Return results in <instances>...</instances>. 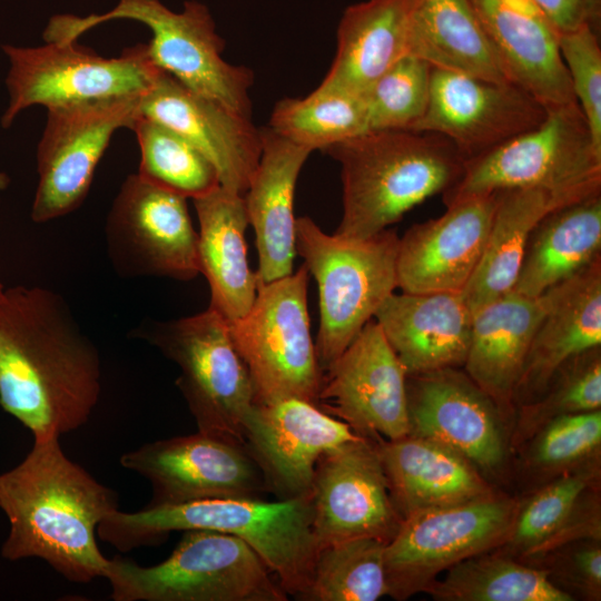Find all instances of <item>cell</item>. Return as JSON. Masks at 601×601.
<instances>
[{
    "instance_id": "f546056e",
    "label": "cell",
    "mask_w": 601,
    "mask_h": 601,
    "mask_svg": "<svg viewBox=\"0 0 601 601\" xmlns=\"http://www.w3.org/2000/svg\"><path fill=\"white\" fill-rule=\"evenodd\" d=\"M413 0H366L348 6L336 32V53L319 87L364 95L407 55Z\"/></svg>"
},
{
    "instance_id": "7402d4cb",
    "label": "cell",
    "mask_w": 601,
    "mask_h": 601,
    "mask_svg": "<svg viewBox=\"0 0 601 601\" xmlns=\"http://www.w3.org/2000/svg\"><path fill=\"white\" fill-rule=\"evenodd\" d=\"M139 112L184 136L215 166L221 187L245 195L262 155L260 129L250 118L188 89L164 70L141 95Z\"/></svg>"
},
{
    "instance_id": "30bf717a",
    "label": "cell",
    "mask_w": 601,
    "mask_h": 601,
    "mask_svg": "<svg viewBox=\"0 0 601 601\" xmlns=\"http://www.w3.org/2000/svg\"><path fill=\"white\" fill-rule=\"evenodd\" d=\"M518 504L519 500L495 490L404 518L385 545L387 595L406 600L461 561L500 548L510 534Z\"/></svg>"
},
{
    "instance_id": "5bb4252c",
    "label": "cell",
    "mask_w": 601,
    "mask_h": 601,
    "mask_svg": "<svg viewBox=\"0 0 601 601\" xmlns=\"http://www.w3.org/2000/svg\"><path fill=\"white\" fill-rule=\"evenodd\" d=\"M120 465L151 485L147 506L253 496L269 491L266 477L244 443L198 431L146 443L120 456Z\"/></svg>"
},
{
    "instance_id": "8992f818",
    "label": "cell",
    "mask_w": 601,
    "mask_h": 601,
    "mask_svg": "<svg viewBox=\"0 0 601 601\" xmlns=\"http://www.w3.org/2000/svg\"><path fill=\"white\" fill-rule=\"evenodd\" d=\"M548 190L563 205L601 193V150L575 104L546 109L543 121L500 146L465 160L445 205L514 188Z\"/></svg>"
},
{
    "instance_id": "8fae6325",
    "label": "cell",
    "mask_w": 601,
    "mask_h": 601,
    "mask_svg": "<svg viewBox=\"0 0 601 601\" xmlns=\"http://www.w3.org/2000/svg\"><path fill=\"white\" fill-rule=\"evenodd\" d=\"M142 336L179 367L176 385L198 431L245 444L243 422L255 404L254 387L224 317L208 307L157 323Z\"/></svg>"
},
{
    "instance_id": "603a6c76",
    "label": "cell",
    "mask_w": 601,
    "mask_h": 601,
    "mask_svg": "<svg viewBox=\"0 0 601 601\" xmlns=\"http://www.w3.org/2000/svg\"><path fill=\"white\" fill-rule=\"evenodd\" d=\"M509 79L545 109L575 104L559 33L532 0H471Z\"/></svg>"
},
{
    "instance_id": "ba28073f",
    "label": "cell",
    "mask_w": 601,
    "mask_h": 601,
    "mask_svg": "<svg viewBox=\"0 0 601 601\" xmlns=\"http://www.w3.org/2000/svg\"><path fill=\"white\" fill-rule=\"evenodd\" d=\"M398 240L390 229L367 238L328 235L312 218H296V254L318 286L315 349L322 371L346 349L397 287Z\"/></svg>"
},
{
    "instance_id": "cb8c5ba5",
    "label": "cell",
    "mask_w": 601,
    "mask_h": 601,
    "mask_svg": "<svg viewBox=\"0 0 601 601\" xmlns=\"http://www.w3.org/2000/svg\"><path fill=\"white\" fill-rule=\"evenodd\" d=\"M374 319L407 375L465 363L473 312L462 293H392Z\"/></svg>"
},
{
    "instance_id": "9c48e42d",
    "label": "cell",
    "mask_w": 601,
    "mask_h": 601,
    "mask_svg": "<svg viewBox=\"0 0 601 601\" xmlns=\"http://www.w3.org/2000/svg\"><path fill=\"white\" fill-rule=\"evenodd\" d=\"M305 265L259 284L250 308L227 323L254 387L255 403L300 398L316 405L323 371L311 335Z\"/></svg>"
},
{
    "instance_id": "83f0119b",
    "label": "cell",
    "mask_w": 601,
    "mask_h": 601,
    "mask_svg": "<svg viewBox=\"0 0 601 601\" xmlns=\"http://www.w3.org/2000/svg\"><path fill=\"white\" fill-rule=\"evenodd\" d=\"M375 444L391 497L402 519L495 491L467 459L432 440L407 434Z\"/></svg>"
},
{
    "instance_id": "7c38bea8",
    "label": "cell",
    "mask_w": 601,
    "mask_h": 601,
    "mask_svg": "<svg viewBox=\"0 0 601 601\" xmlns=\"http://www.w3.org/2000/svg\"><path fill=\"white\" fill-rule=\"evenodd\" d=\"M2 50L9 60L3 128L36 105L50 108L144 93L161 71L151 61L146 43L127 48L116 58L98 56L77 41L46 42L40 47L6 45Z\"/></svg>"
},
{
    "instance_id": "d4e9b609",
    "label": "cell",
    "mask_w": 601,
    "mask_h": 601,
    "mask_svg": "<svg viewBox=\"0 0 601 601\" xmlns=\"http://www.w3.org/2000/svg\"><path fill=\"white\" fill-rule=\"evenodd\" d=\"M553 290L514 390L515 408L539 397L568 361L601 346V256Z\"/></svg>"
},
{
    "instance_id": "2e32d148",
    "label": "cell",
    "mask_w": 601,
    "mask_h": 601,
    "mask_svg": "<svg viewBox=\"0 0 601 601\" xmlns=\"http://www.w3.org/2000/svg\"><path fill=\"white\" fill-rule=\"evenodd\" d=\"M408 434L461 454L484 476L500 474L510 453L509 420L459 368L406 377Z\"/></svg>"
},
{
    "instance_id": "6da1fadb",
    "label": "cell",
    "mask_w": 601,
    "mask_h": 601,
    "mask_svg": "<svg viewBox=\"0 0 601 601\" xmlns=\"http://www.w3.org/2000/svg\"><path fill=\"white\" fill-rule=\"evenodd\" d=\"M101 392L98 351L66 302L42 287L0 300V405L33 437L61 436L91 416Z\"/></svg>"
},
{
    "instance_id": "60d3db41",
    "label": "cell",
    "mask_w": 601,
    "mask_h": 601,
    "mask_svg": "<svg viewBox=\"0 0 601 601\" xmlns=\"http://www.w3.org/2000/svg\"><path fill=\"white\" fill-rule=\"evenodd\" d=\"M432 66L405 55L363 95L368 131L412 130L425 114Z\"/></svg>"
},
{
    "instance_id": "e575fe53",
    "label": "cell",
    "mask_w": 601,
    "mask_h": 601,
    "mask_svg": "<svg viewBox=\"0 0 601 601\" xmlns=\"http://www.w3.org/2000/svg\"><path fill=\"white\" fill-rule=\"evenodd\" d=\"M600 485V457L566 471L519 500L512 529L496 551L525 561L566 524L583 494Z\"/></svg>"
},
{
    "instance_id": "7a4b0ae2",
    "label": "cell",
    "mask_w": 601,
    "mask_h": 601,
    "mask_svg": "<svg viewBox=\"0 0 601 601\" xmlns=\"http://www.w3.org/2000/svg\"><path fill=\"white\" fill-rule=\"evenodd\" d=\"M59 439L33 437L26 457L0 474V509L10 524L1 555L39 558L66 580L88 583L105 575L109 559L97 529L118 509V496L71 461Z\"/></svg>"
},
{
    "instance_id": "74e56055",
    "label": "cell",
    "mask_w": 601,
    "mask_h": 601,
    "mask_svg": "<svg viewBox=\"0 0 601 601\" xmlns=\"http://www.w3.org/2000/svg\"><path fill=\"white\" fill-rule=\"evenodd\" d=\"M385 545L376 538H355L319 548L302 600L375 601L387 595Z\"/></svg>"
},
{
    "instance_id": "7bdbcfd3",
    "label": "cell",
    "mask_w": 601,
    "mask_h": 601,
    "mask_svg": "<svg viewBox=\"0 0 601 601\" xmlns=\"http://www.w3.org/2000/svg\"><path fill=\"white\" fill-rule=\"evenodd\" d=\"M573 600L601 599V540L580 539L529 562Z\"/></svg>"
},
{
    "instance_id": "484cf974",
    "label": "cell",
    "mask_w": 601,
    "mask_h": 601,
    "mask_svg": "<svg viewBox=\"0 0 601 601\" xmlns=\"http://www.w3.org/2000/svg\"><path fill=\"white\" fill-rule=\"evenodd\" d=\"M262 155L244 195L258 252V285L293 273L296 256L294 193L299 171L312 150L260 129Z\"/></svg>"
},
{
    "instance_id": "e0dca14e",
    "label": "cell",
    "mask_w": 601,
    "mask_h": 601,
    "mask_svg": "<svg viewBox=\"0 0 601 601\" xmlns=\"http://www.w3.org/2000/svg\"><path fill=\"white\" fill-rule=\"evenodd\" d=\"M406 371L371 319L325 370L316 406L374 442L408 434Z\"/></svg>"
},
{
    "instance_id": "9a60e30c",
    "label": "cell",
    "mask_w": 601,
    "mask_h": 601,
    "mask_svg": "<svg viewBox=\"0 0 601 601\" xmlns=\"http://www.w3.org/2000/svg\"><path fill=\"white\" fill-rule=\"evenodd\" d=\"M107 243L114 266L128 276L190 280L200 274L198 233L186 198L129 175L111 206Z\"/></svg>"
},
{
    "instance_id": "d590c367",
    "label": "cell",
    "mask_w": 601,
    "mask_h": 601,
    "mask_svg": "<svg viewBox=\"0 0 601 601\" xmlns=\"http://www.w3.org/2000/svg\"><path fill=\"white\" fill-rule=\"evenodd\" d=\"M268 127L312 151L325 150L368 131L365 99L318 86L306 97L278 101Z\"/></svg>"
},
{
    "instance_id": "d6986e66",
    "label": "cell",
    "mask_w": 601,
    "mask_h": 601,
    "mask_svg": "<svg viewBox=\"0 0 601 601\" xmlns=\"http://www.w3.org/2000/svg\"><path fill=\"white\" fill-rule=\"evenodd\" d=\"M311 497L318 549L355 538L387 543L403 521L370 439L359 437L325 453L315 467Z\"/></svg>"
},
{
    "instance_id": "ab89813d",
    "label": "cell",
    "mask_w": 601,
    "mask_h": 601,
    "mask_svg": "<svg viewBox=\"0 0 601 601\" xmlns=\"http://www.w3.org/2000/svg\"><path fill=\"white\" fill-rule=\"evenodd\" d=\"M601 410L566 414L544 424L518 450L521 466L540 484L600 457Z\"/></svg>"
},
{
    "instance_id": "f1b7e54d",
    "label": "cell",
    "mask_w": 601,
    "mask_h": 601,
    "mask_svg": "<svg viewBox=\"0 0 601 601\" xmlns=\"http://www.w3.org/2000/svg\"><path fill=\"white\" fill-rule=\"evenodd\" d=\"M194 205L199 223L200 274L210 288L209 307L229 323L250 308L258 290L257 274L248 264L244 196L219 186L194 199Z\"/></svg>"
},
{
    "instance_id": "277c9868",
    "label": "cell",
    "mask_w": 601,
    "mask_h": 601,
    "mask_svg": "<svg viewBox=\"0 0 601 601\" xmlns=\"http://www.w3.org/2000/svg\"><path fill=\"white\" fill-rule=\"evenodd\" d=\"M341 165L343 215L335 231L367 238L461 178L465 158L445 137L424 131H367L327 149Z\"/></svg>"
},
{
    "instance_id": "836d02e7",
    "label": "cell",
    "mask_w": 601,
    "mask_h": 601,
    "mask_svg": "<svg viewBox=\"0 0 601 601\" xmlns=\"http://www.w3.org/2000/svg\"><path fill=\"white\" fill-rule=\"evenodd\" d=\"M424 592L437 601H573L544 570L496 550L453 565Z\"/></svg>"
},
{
    "instance_id": "8d00e7d4",
    "label": "cell",
    "mask_w": 601,
    "mask_h": 601,
    "mask_svg": "<svg viewBox=\"0 0 601 601\" xmlns=\"http://www.w3.org/2000/svg\"><path fill=\"white\" fill-rule=\"evenodd\" d=\"M131 130L141 155L137 174L145 180L193 200L220 186L215 166L176 130L141 115Z\"/></svg>"
},
{
    "instance_id": "5b68a950",
    "label": "cell",
    "mask_w": 601,
    "mask_h": 601,
    "mask_svg": "<svg viewBox=\"0 0 601 601\" xmlns=\"http://www.w3.org/2000/svg\"><path fill=\"white\" fill-rule=\"evenodd\" d=\"M129 19L144 23L151 33L146 43L151 61L188 89L213 99L229 110L250 118L252 70L228 63L223 58L224 40L208 7L186 1L173 11L160 0H119L105 13L86 17L53 16L45 31L46 42H72L91 28L114 20Z\"/></svg>"
},
{
    "instance_id": "ffe728a7",
    "label": "cell",
    "mask_w": 601,
    "mask_h": 601,
    "mask_svg": "<svg viewBox=\"0 0 601 601\" xmlns=\"http://www.w3.org/2000/svg\"><path fill=\"white\" fill-rule=\"evenodd\" d=\"M246 447L280 499L311 492L318 460L358 440L348 424L295 397L254 404L243 422Z\"/></svg>"
},
{
    "instance_id": "1f68e13d",
    "label": "cell",
    "mask_w": 601,
    "mask_h": 601,
    "mask_svg": "<svg viewBox=\"0 0 601 601\" xmlns=\"http://www.w3.org/2000/svg\"><path fill=\"white\" fill-rule=\"evenodd\" d=\"M407 55L434 68L511 81L471 0H413Z\"/></svg>"
},
{
    "instance_id": "3957f363",
    "label": "cell",
    "mask_w": 601,
    "mask_h": 601,
    "mask_svg": "<svg viewBox=\"0 0 601 601\" xmlns=\"http://www.w3.org/2000/svg\"><path fill=\"white\" fill-rule=\"evenodd\" d=\"M312 523L309 492L278 501L233 496L145 506L137 512L117 509L99 523L97 535L120 552L158 544L173 531L235 535L260 556L287 594L302 599L318 552Z\"/></svg>"
},
{
    "instance_id": "ee69618b",
    "label": "cell",
    "mask_w": 601,
    "mask_h": 601,
    "mask_svg": "<svg viewBox=\"0 0 601 601\" xmlns=\"http://www.w3.org/2000/svg\"><path fill=\"white\" fill-rule=\"evenodd\" d=\"M558 33L589 26L599 31L601 0H532Z\"/></svg>"
},
{
    "instance_id": "4dcf8cb0",
    "label": "cell",
    "mask_w": 601,
    "mask_h": 601,
    "mask_svg": "<svg viewBox=\"0 0 601 601\" xmlns=\"http://www.w3.org/2000/svg\"><path fill=\"white\" fill-rule=\"evenodd\" d=\"M601 252V193L548 213L533 228L514 292L539 297L571 278Z\"/></svg>"
},
{
    "instance_id": "ac0fdd59",
    "label": "cell",
    "mask_w": 601,
    "mask_h": 601,
    "mask_svg": "<svg viewBox=\"0 0 601 601\" xmlns=\"http://www.w3.org/2000/svg\"><path fill=\"white\" fill-rule=\"evenodd\" d=\"M545 115V107L512 81L432 67L427 107L413 131L445 137L467 160L535 128Z\"/></svg>"
},
{
    "instance_id": "f35d334b",
    "label": "cell",
    "mask_w": 601,
    "mask_h": 601,
    "mask_svg": "<svg viewBox=\"0 0 601 601\" xmlns=\"http://www.w3.org/2000/svg\"><path fill=\"white\" fill-rule=\"evenodd\" d=\"M518 407L510 433L511 451L555 417L601 410V346L568 361L539 397Z\"/></svg>"
},
{
    "instance_id": "f6af8a7d",
    "label": "cell",
    "mask_w": 601,
    "mask_h": 601,
    "mask_svg": "<svg viewBox=\"0 0 601 601\" xmlns=\"http://www.w3.org/2000/svg\"><path fill=\"white\" fill-rule=\"evenodd\" d=\"M8 185H9V177L4 173L0 171V190L6 189Z\"/></svg>"
},
{
    "instance_id": "52a82bcc",
    "label": "cell",
    "mask_w": 601,
    "mask_h": 601,
    "mask_svg": "<svg viewBox=\"0 0 601 601\" xmlns=\"http://www.w3.org/2000/svg\"><path fill=\"white\" fill-rule=\"evenodd\" d=\"M104 578L115 601H286L287 593L242 539L188 530L162 562L142 566L116 555Z\"/></svg>"
},
{
    "instance_id": "d6a6232c",
    "label": "cell",
    "mask_w": 601,
    "mask_h": 601,
    "mask_svg": "<svg viewBox=\"0 0 601 601\" xmlns=\"http://www.w3.org/2000/svg\"><path fill=\"white\" fill-rule=\"evenodd\" d=\"M561 206L556 197L538 187L497 193L481 262L462 292L472 312L513 289L531 231Z\"/></svg>"
},
{
    "instance_id": "4fadbf2b",
    "label": "cell",
    "mask_w": 601,
    "mask_h": 601,
    "mask_svg": "<svg viewBox=\"0 0 601 601\" xmlns=\"http://www.w3.org/2000/svg\"><path fill=\"white\" fill-rule=\"evenodd\" d=\"M142 93L47 108L37 149L38 185L31 219L45 223L75 210L86 198L112 135L131 129Z\"/></svg>"
},
{
    "instance_id": "44dd1931",
    "label": "cell",
    "mask_w": 601,
    "mask_h": 601,
    "mask_svg": "<svg viewBox=\"0 0 601 601\" xmlns=\"http://www.w3.org/2000/svg\"><path fill=\"white\" fill-rule=\"evenodd\" d=\"M497 193L446 205L437 218L415 224L398 240L396 283L403 293H462L484 252Z\"/></svg>"
},
{
    "instance_id": "b9f144b4",
    "label": "cell",
    "mask_w": 601,
    "mask_h": 601,
    "mask_svg": "<svg viewBox=\"0 0 601 601\" xmlns=\"http://www.w3.org/2000/svg\"><path fill=\"white\" fill-rule=\"evenodd\" d=\"M598 31L589 26L559 35V49L572 91L601 150V47Z\"/></svg>"
},
{
    "instance_id": "bcb514c9",
    "label": "cell",
    "mask_w": 601,
    "mask_h": 601,
    "mask_svg": "<svg viewBox=\"0 0 601 601\" xmlns=\"http://www.w3.org/2000/svg\"><path fill=\"white\" fill-rule=\"evenodd\" d=\"M3 292H4V288L2 287L1 283H0V300H1V297L3 295Z\"/></svg>"
},
{
    "instance_id": "4316f807",
    "label": "cell",
    "mask_w": 601,
    "mask_h": 601,
    "mask_svg": "<svg viewBox=\"0 0 601 601\" xmlns=\"http://www.w3.org/2000/svg\"><path fill=\"white\" fill-rule=\"evenodd\" d=\"M553 294V287L534 298L511 290L473 311L464 372L508 418L515 413L514 390Z\"/></svg>"
}]
</instances>
